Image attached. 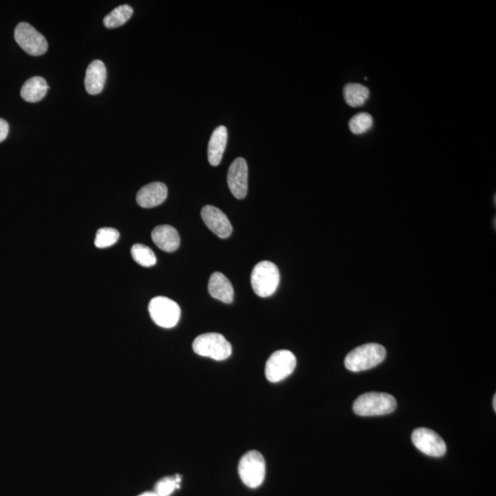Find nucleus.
Wrapping results in <instances>:
<instances>
[{
	"label": "nucleus",
	"mask_w": 496,
	"mask_h": 496,
	"mask_svg": "<svg viewBox=\"0 0 496 496\" xmlns=\"http://www.w3.org/2000/svg\"><path fill=\"white\" fill-rule=\"evenodd\" d=\"M386 347L381 345L370 343L356 347L345 358V366L353 372L372 369L386 358Z\"/></svg>",
	"instance_id": "nucleus-1"
},
{
	"label": "nucleus",
	"mask_w": 496,
	"mask_h": 496,
	"mask_svg": "<svg viewBox=\"0 0 496 496\" xmlns=\"http://www.w3.org/2000/svg\"><path fill=\"white\" fill-rule=\"evenodd\" d=\"M397 402L392 395L384 392H367L358 396L353 404V411L361 416L389 415L396 409Z\"/></svg>",
	"instance_id": "nucleus-2"
},
{
	"label": "nucleus",
	"mask_w": 496,
	"mask_h": 496,
	"mask_svg": "<svg viewBox=\"0 0 496 496\" xmlns=\"http://www.w3.org/2000/svg\"><path fill=\"white\" fill-rule=\"evenodd\" d=\"M192 349L197 355L219 361L229 358L233 352L229 342L218 333H207L197 336Z\"/></svg>",
	"instance_id": "nucleus-3"
},
{
	"label": "nucleus",
	"mask_w": 496,
	"mask_h": 496,
	"mask_svg": "<svg viewBox=\"0 0 496 496\" xmlns=\"http://www.w3.org/2000/svg\"><path fill=\"white\" fill-rule=\"evenodd\" d=\"M279 284V272L275 264L261 261L254 267L251 274V285L254 292L261 298L274 295Z\"/></svg>",
	"instance_id": "nucleus-4"
},
{
	"label": "nucleus",
	"mask_w": 496,
	"mask_h": 496,
	"mask_svg": "<svg viewBox=\"0 0 496 496\" xmlns=\"http://www.w3.org/2000/svg\"><path fill=\"white\" fill-rule=\"evenodd\" d=\"M238 473L247 487L258 488L264 483L266 476V463L263 455L256 450L247 452L239 463Z\"/></svg>",
	"instance_id": "nucleus-5"
},
{
	"label": "nucleus",
	"mask_w": 496,
	"mask_h": 496,
	"mask_svg": "<svg viewBox=\"0 0 496 496\" xmlns=\"http://www.w3.org/2000/svg\"><path fill=\"white\" fill-rule=\"evenodd\" d=\"M148 310L152 320L163 329H172L181 319V310L179 304L162 296L152 299Z\"/></svg>",
	"instance_id": "nucleus-6"
},
{
	"label": "nucleus",
	"mask_w": 496,
	"mask_h": 496,
	"mask_svg": "<svg viewBox=\"0 0 496 496\" xmlns=\"http://www.w3.org/2000/svg\"><path fill=\"white\" fill-rule=\"evenodd\" d=\"M296 364L295 355L290 350H278L267 359L265 374L270 383H279L289 377L295 372Z\"/></svg>",
	"instance_id": "nucleus-7"
},
{
	"label": "nucleus",
	"mask_w": 496,
	"mask_h": 496,
	"mask_svg": "<svg viewBox=\"0 0 496 496\" xmlns=\"http://www.w3.org/2000/svg\"><path fill=\"white\" fill-rule=\"evenodd\" d=\"M17 44L28 55L39 56L44 55L48 50V42L45 37L26 22L18 24L14 33Z\"/></svg>",
	"instance_id": "nucleus-8"
},
{
	"label": "nucleus",
	"mask_w": 496,
	"mask_h": 496,
	"mask_svg": "<svg viewBox=\"0 0 496 496\" xmlns=\"http://www.w3.org/2000/svg\"><path fill=\"white\" fill-rule=\"evenodd\" d=\"M412 441L416 449L430 457L440 458L447 452V445L440 436L431 429H415L412 434Z\"/></svg>",
	"instance_id": "nucleus-9"
},
{
	"label": "nucleus",
	"mask_w": 496,
	"mask_h": 496,
	"mask_svg": "<svg viewBox=\"0 0 496 496\" xmlns=\"http://www.w3.org/2000/svg\"><path fill=\"white\" fill-rule=\"evenodd\" d=\"M228 186L236 199L246 198L248 188V167L243 158H236L231 164L227 176Z\"/></svg>",
	"instance_id": "nucleus-10"
},
{
	"label": "nucleus",
	"mask_w": 496,
	"mask_h": 496,
	"mask_svg": "<svg viewBox=\"0 0 496 496\" xmlns=\"http://www.w3.org/2000/svg\"><path fill=\"white\" fill-rule=\"evenodd\" d=\"M202 221L218 238L226 239L233 232L232 224L227 216L220 209L207 205L201 210Z\"/></svg>",
	"instance_id": "nucleus-11"
},
{
	"label": "nucleus",
	"mask_w": 496,
	"mask_h": 496,
	"mask_svg": "<svg viewBox=\"0 0 496 496\" xmlns=\"http://www.w3.org/2000/svg\"><path fill=\"white\" fill-rule=\"evenodd\" d=\"M167 198V188L161 182H153L142 187L136 196V201L142 208H154L163 204Z\"/></svg>",
	"instance_id": "nucleus-12"
},
{
	"label": "nucleus",
	"mask_w": 496,
	"mask_h": 496,
	"mask_svg": "<svg viewBox=\"0 0 496 496\" xmlns=\"http://www.w3.org/2000/svg\"><path fill=\"white\" fill-rule=\"evenodd\" d=\"M107 79V70L104 63L95 60L88 65L85 72V87L90 95H98L104 90Z\"/></svg>",
	"instance_id": "nucleus-13"
},
{
	"label": "nucleus",
	"mask_w": 496,
	"mask_h": 496,
	"mask_svg": "<svg viewBox=\"0 0 496 496\" xmlns=\"http://www.w3.org/2000/svg\"><path fill=\"white\" fill-rule=\"evenodd\" d=\"M151 235L156 247L165 252H174L181 245V238L178 231L171 225H159L153 230Z\"/></svg>",
	"instance_id": "nucleus-14"
},
{
	"label": "nucleus",
	"mask_w": 496,
	"mask_h": 496,
	"mask_svg": "<svg viewBox=\"0 0 496 496\" xmlns=\"http://www.w3.org/2000/svg\"><path fill=\"white\" fill-rule=\"evenodd\" d=\"M208 289L210 296L224 304L233 301V288L229 279L221 272L213 273L210 276Z\"/></svg>",
	"instance_id": "nucleus-15"
},
{
	"label": "nucleus",
	"mask_w": 496,
	"mask_h": 496,
	"mask_svg": "<svg viewBox=\"0 0 496 496\" xmlns=\"http://www.w3.org/2000/svg\"><path fill=\"white\" fill-rule=\"evenodd\" d=\"M228 133L226 127L219 126L210 136L208 144V160L213 167L220 165L225 147L227 144Z\"/></svg>",
	"instance_id": "nucleus-16"
},
{
	"label": "nucleus",
	"mask_w": 496,
	"mask_h": 496,
	"mask_svg": "<svg viewBox=\"0 0 496 496\" xmlns=\"http://www.w3.org/2000/svg\"><path fill=\"white\" fill-rule=\"evenodd\" d=\"M48 90L49 87L44 78L41 76H33L28 79L22 85L21 95L24 101L34 104L42 101L47 95Z\"/></svg>",
	"instance_id": "nucleus-17"
},
{
	"label": "nucleus",
	"mask_w": 496,
	"mask_h": 496,
	"mask_svg": "<svg viewBox=\"0 0 496 496\" xmlns=\"http://www.w3.org/2000/svg\"><path fill=\"white\" fill-rule=\"evenodd\" d=\"M370 97V90L363 85L349 83L345 85L344 98L350 107H361Z\"/></svg>",
	"instance_id": "nucleus-18"
},
{
	"label": "nucleus",
	"mask_w": 496,
	"mask_h": 496,
	"mask_svg": "<svg viewBox=\"0 0 496 496\" xmlns=\"http://www.w3.org/2000/svg\"><path fill=\"white\" fill-rule=\"evenodd\" d=\"M133 14V8L124 4L114 8L104 19L105 27L108 28H118L126 24Z\"/></svg>",
	"instance_id": "nucleus-19"
},
{
	"label": "nucleus",
	"mask_w": 496,
	"mask_h": 496,
	"mask_svg": "<svg viewBox=\"0 0 496 496\" xmlns=\"http://www.w3.org/2000/svg\"><path fill=\"white\" fill-rule=\"evenodd\" d=\"M133 261L142 267H150L156 264V256L150 247L142 244L133 245L131 249Z\"/></svg>",
	"instance_id": "nucleus-20"
},
{
	"label": "nucleus",
	"mask_w": 496,
	"mask_h": 496,
	"mask_svg": "<svg viewBox=\"0 0 496 496\" xmlns=\"http://www.w3.org/2000/svg\"><path fill=\"white\" fill-rule=\"evenodd\" d=\"M373 125L372 116L369 113H361L353 116L349 121V130L354 135H363L370 131Z\"/></svg>",
	"instance_id": "nucleus-21"
},
{
	"label": "nucleus",
	"mask_w": 496,
	"mask_h": 496,
	"mask_svg": "<svg viewBox=\"0 0 496 496\" xmlns=\"http://www.w3.org/2000/svg\"><path fill=\"white\" fill-rule=\"evenodd\" d=\"M181 476L165 477L159 481L155 487V493L158 496H170L176 489L181 488Z\"/></svg>",
	"instance_id": "nucleus-22"
},
{
	"label": "nucleus",
	"mask_w": 496,
	"mask_h": 496,
	"mask_svg": "<svg viewBox=\"0 0 496 496\" xmlns=\"http://www.w3.org/2000/svg\"><path fill=\"white\" fill-rule=\"evenodd\" d=\"M119 233L114 228H101L97 232L95 246L99 248H106L113 246L118 241Z\"/></svg>",
	"instance_id": "nucleus-23"
},
{
	"label": "nucleus",
	"mask_w": 496,
	"mask_h": 496,
	"mask_svg": "<svg viewBox=\"0 0 496 496\" xmlns=\"http://www.w3.org/2000/svg\"><path fill=\"white\" fill-rule=\"evenodd\" d=\"M8 131H10V126L5 119H0V142L4 141L8 135Z\"/></svg>",
	"instance_id": "nucleus-24"
},
{
	"label": "nucleus",
	"mask_w": 496,
	"mask_h": 496,
	"mask_svg": "<svg viewBox=\"0 0 496 496\" xmlns=\"http://www.w3.org/2000/svg\"><path fill=\"white\" fill-rule=\"evenodd\" d=\"M138 496H158V495H156L155 492H147V493H144V494L140 495Z\"/></svg>",
	"instance_id": "nucleus-25"
},
{
	"label": "nucleus",
	"mask_w": 496,
	"mask_h": 496,
	"mask_svg": "<svg viewBox=\"0 0 496 496\" xmlns=\"http://www.w3.org/2000/svg\"><path fill=\"white\" fill-rule=\"evenodd\" d=\"M493 406H494L495 411H496V395L494 396V401H493Z\"/></svg>",
	"instance_id": "nucleus-26"
}]
</instances>
